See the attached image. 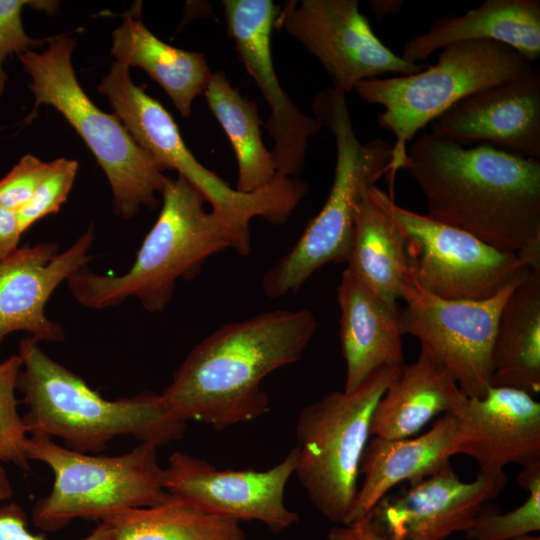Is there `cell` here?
<instances>
[{
  "label": "cell",
  "instance_id": "6da1fadb",
  "mask_svg": "<svg viewBox=\"0 0 540 540\" xmlns=\"http://www.w3.org/2000/svg\"><path fill=\"white\" fill-rule=\"evenodd\" d=\"M401 170L429 217L540 265V159L426 132L408 145Z\"/></svg>",
  "mask_w": 540,
  "mask_h": 540
},
{
  "label": "cell",
  "instance_id": "7a4b0ae2",
  "mask_svg": "<svg viewBox=\"0 0 540 540\" xmlns=\"http://www.w3.org/2000/svg\"><path fill=\"white\" fill-rule=\"evenodd\" d=\"M317 329L308 309L266 311L224 324L196 344L161 396L169 412L217 430L269 410L262 380L297 362Z\"/></svg>",
  "mask_w": 540,
  "mask_h": 540
},
{
  "label": "cell",
  "instance_id": "3957f363",
  "mask_svg": "<svg viewBox=\"0 0 540 540\" xmlns=\"http://www.w3.org/2000/svg\"><path fill=\"white\" fill-rule=\"evenodd\" d=\"M160 195L159 216L127 272L100 275L85 265L67 279L81 305L99 310L134 297L146 311L161 312L177 280L195 278L210 256L228 248L242 256L250 253V226L205 211V199L183 177H168Z\"/></svg>",
  "mask_w": 540,
  "mask_h": 540
},
{
  "label": "cell",
  "instance_id": "277c9868",
  "mask_svg": "<svg viewBox=\"0 0 540 540\" xmlns=\"http://www.w3.org/2000/svg\"><path fill=\"white\" fill-rule=\"evenodd\" d=\"M22 360L17 389L28 411L22 416L27 434L63 440L80 453H99L118 436L161 447L180 439L186 422L172 415L161 396L143 391L109 400L79 375L50 358L30 336L21 339Z\"/></svg>",
  "mask_w": 540,
  "mask_h": 540
},
{
  "label": "cell",
  "instance_id": "5b68a950",
  "mask_svg": "<svg viewBox=\"0 0 540 540\" xmlns=\"http://www.w3.org/2000/svg\"><path fill=\"white\" fill-rule=\"evenodd\" d=\"M47 48L28 50L18 58L31 77L35 97L24 123L35 118L41 105L54 107L81 136L105 173L113 194L114 212L128 220L141 207L154 208L168 178L133 139L115 114L100 110L81 88L71 61L76 39L61 34L45 39Z\"/></svg>",
  "mask_w": 540,
  "mask_h": 540
},
{
  "label": "cell",
  "instance_id": "8992f818",
  "mask_svg": "<svg viewBox=\"0 0 540 540\" xmlns=\"http://www.w3.org/2000/svg\"><path fill=\"white\" fill-rule=\"evenodd\" d=\"M312 110L320 125L335 138L333 182L320 212L292 248L264 273L261 287L269 298L296 293L326 264L347 262L357 196L362 188L389 175L391 169L392 144L382 138L360 142L344 93L333 87L321 91Z\"/></svg>",
  "mask_w": 540,
  "mask_h": 540
},
{
  "label": "cell",
  "instance_id": "52a82bcc",
  "mask_svg": "<svg viewBox=\"0 0 540 540\" xmlns=\"http://www.w3.org/2000/svg\"><path fill=\"white\" fill-rule=\"evenodd\" d=\"M533 64L509 46L493 41H466L441 49L435 65L409 75L360 82L354 91L365 102L384 108L378 125L392 133L394 177L417 132L461 100L513 80Z\"/></svg>",
  "mask_w": 540,
  "mask_h": 540
},
{
  "label": "cell",
  "instance_id": "ba28073f",
  "mask_svg": "<svg viewBox=\"0 0 540 540\" xmlns=\"http://www.w3.org/2000/svg\"><path fill=\"white\" fill-rule=\"evenodd\" d=\"M97 90L108 99L141 148L165 170H176L211 204L213 211L225 217L248 226L255 217L282 224L310 190L306 182L279 173L270 184L252 193L230 187L197 160L171 114L132 81L129 67L122 63H112Z\"/></svg>",
  "mask_w": 540,
  "mask_h": 540
},
{
  "label": "cell",
  "instance_id": "9c48e42d",
  "mask_svg": "<svg viewBox=\"0 0 540 540\" xmlns=\"http://www.w3.org/2000/svg\"><path fill=\"white\" fill-rule=\"evenodd\" d=\"M157 449L140 443L127 453L98 456L60 446L46 435H29V460L45 463L54 474L51 491L32 508L34 525L55 531L74 519L102 521L126 509L165 502L170 495Z\"/></svg>",
  "mask_w": 540,
  "mask_h": 540
},
{
  "label": "cell",
  "instance_id": "30bf717a",
  "mask_svg": "<svg viewBox=\"0 0 540 540\" xmlns=\"http://www.w3.org/2000/svg\"><path fill=\"white\" fill-rule=\"evenodd\" d=\"M401 367L382 368L353 392L330 391L298 414L294 474L331 522L347 524L374 409Z\"/></svg>",
  "mask_w": 540,
  "mask_h": 540
},
{
  "label": "cell",
  "instance_id": "8fae6325",
  "mask_svg": "<svg viewBox=\"0 0 540 540\" xmlns=\"http://www.w3.org/2000/svg\"><path fill=\"white\" fill-rule=\"evenodd\" d=\"M393 214L408 237L410 278L437 297L487 299L540 266L427 214L396 204Z\"/></svg>",
  "mask_w": 540,
  "mask_h": 540
},
{
  "label": "cell",
  "instance_id": "7c38bea8",
  "mask_svg": "<svg viewBox=\"0 0 540 540\" xmlns=\"http://www.w3.org/2000/svg\"><path fill=\"white\" fill-rule=\"evenodd\" d=\"M520 282L487 299L448 300L409 277L400 298L405 303L399 310L401 333L417 338L468 398H483L491 386V354L500 313Z\"/></svg>",
  "mask_w": 540,
  "mask_h": 540
},
{
  "label": "cell",
  "instance_id": "4fadbf2b",
  "mask_svg": "<svg viewBox=\"0 0 540 540\" xmlns=\"http://www.w3.org/2000/svg\"><path fill=\"white\" fill-rule=\"evenodd\" d=\"M275 28L287 32L320 62L345 95L360 82L424 68L405 61L373 32L357 0H290L279 8Z\"/></svg>",
  "mask_w": 540,
  "mask_h": 540
},
{
  "label": "cell",
  "instance_id": "5bb4252c",
  "mask_svg": "<svg viewBox=\"0 0 540 540\" xmlns=\"http://www.w3.org/2000/svg\"><path fill=\"white\" fill-rule=\"evenodd\" d=\"M298 450L267 470L218 469L211 463L176 451L164 468V487L173 498L205 512L241 521H258L279 533L296 524L299 515L284 502L294 474Z\"/></svg>",
  "mask_w": 540,
  "mask_h": 540
},
{
  "label": "cell",
  "instance_id": "9a60e30c",
  "mask_svg": "<svg viewBox=\"0 0 540 540\" xmlns=\"http://www.w3.org/2000/svg\"><path fill=\"white\" fill-rule=\"evenodd\" d=\"M506 481L504 472L478 471L474 480L464 482L449 464L410 482L401 494L387 495L363 518L382 540H445L465 532Z\"/></svg>",
  "mask_w": 540,
  "mask_h": 540
},
{
  "label": "cell",
  "instance_id": "2e32d148",
  "mask_svg": "<svg viewBox=\"0 0 540 540\" xmlns=\"http://www.w3.org/2000/svg\"><path fill=\"white\" fill-rule=\"evenodd\" d=\"M222 5L244 68L270 107L264 126L274 141L271 154L276 171L293 177L305 164L309 139L322 126L298 108L276 76L271 32L280 7L271 0H223Z\"/></svg>",
  "mask_w": 540,
  "mask_h": 540
},
{
  "label": "cell",
  "instance_id": "e0dca14e",
  "mask_svg": "<svg viewBox=\"0 0 540 540\" xmlns=\"http://www.w3.org/2000/svg\"><path fill=\"white\" fill-rule=\"evenodd\" d=\"M91 225L65 251L41 242L25 244L0 260V346L11 333L23 331L46 342H61L62 326L50 320L45 307L53 292L91 259Z\"/></svg>",
  "mask_w": 540,
  "mask_h": 540
},
{
  "label": "cell",
  "instance_id": "ac0fdd59",
  "mask_svg": "<svg viewBox=\"0 0 540 540\" xmlns=\"http://www.w3.org/2000/svg\"><path fill=\"white\" fill-rule=\"evenodd\" d=\"M435 137L469 145L490 144L510 153L540 159V72L519 77L466 97L430 127Z\"/></svg>",
  "mask_w": 540,
  "mask_h": 540
},
{
  "label": "cell",
  "instance_id": "d6986e66",
  "mask_svg": "<svg viewBox=\"0 0 540 540\" xmlns=\"http://www.w3.org/2000/svg\"><path fill=\"white\" fill-rule=\"evenodd\" d=\"M456 452L499 473L511 463L540 462V403L521 390L490 386L483 398H466L453 412Z\"/></svg>",
  "mask_w": 540,
  "mask_h": 540
},
{
  "label": "cell",
  "instance_id": "ffe728a7",
  "mask_svg": "<svg viewBox=\"0 0 540 540\" xmlns=\"http://www.w3.org/2000/svg\"><path fill=\"white\" fill-rule=\"evenodd\" d=\"M340 345L346 365L343 391L357 390L382 368L404 365L397 304H389L347 267L337 288Z\"/></svg>",
  "mask_w": 540,
  "mask_h": 540
},
{
  "label": "cell",
  "instance_id": "44dd1931",
  "mask_svg": "<svg viewBox=\"0 0 540 540\" xmlns=\"http://www.w3.org/2000/svg\"><path fill=\"white\" fill-rule=\"evenodd\" d=\"M456 440L452 413L443 415L428 431L415 437L371 436L360 465L363 479L347 524L369 514L398 484L420 480L449 465L451 458L457 455Z\"/></svg>",
  "mask_w": 540,
  "mask_h": 540
},
{
  "label": "cell",
  "instance_id": "7402d4cb",
  "mask_svg": "<svg viewBox=\"0 0 540 540\" xmlns=\"http://www.w3.org/2000/svg\"><path fill=\"white\" fill-rule=\"evenodd\" d=\"M483 40L509 46L535 63L540 56V1L486 0L464 15L445 14L409 39L400 56L419 64L448 45Z\"/></svg>",
  "mask_w": 540,
  "mask_h": 540
},
{
  "label": "cell",
  "instance_id": "603a6c76",
  "mask_svg": "<svg viewBox=\"0 0 540 540\" xmlns=\"http://www.w3.org/2000/svg\"><path fill=\"white\" fill-rule=\"evenodd\" d=\"M391 195L376 185L359 192L347 268L379 297L397 304L409 279L408 237Z\"/></svg>",
  "mask_w": 540,
  "mask_h": 540
},
{
  "label": "cell",
  "instance_id": "cb8c5ba5",
  "mask_svg": "<svg viewBox=\"0 0 540 540\" xmlns=\"http://www.w3.org/2000/svg\"><path fill=\"white\" fill-rule=\"evenodd\" d=\"M466 398L452 374L421 347L417 359L400 368L378 401L370 435L383 439L413 437L436 416L456 410Z\"/></svg>",
  "mask_w": 540,
  "mask_h": 540
},
{
  "label": "cell",
  "instance_id": "d4e9b609",
  "mask_svg": "<svg viewBox=\"0 0 540 540\" xmlns=\"http://www.w3.org/2000/svg\"><path fill=\"white\" fill-rule=\"evenodd\" d=\"M112 36L115 61L143 69L166 91L179 113L189 117L194 99L204 92L213 73L204 54L156 37L141 19V3L125 13Z\"/></svg>",
  "mask_w": 540,
  "mask_h": 540
},
{
  "label": "cell",
  "instance_id": "484cf974",
  "mask_svg": "<svg viewBox=\"0 0 540 540\" xmlns=\"http://www.w3.org/2000/svg\"><path fill=\"white\" fill-rule=\"evenodd\" d=\"M491 386L540 392V266L532 268L500 313L491 354Z\"/></svg>",
  "mask_w": 540,
  "mask_h": 540
},
{
  "label": "cell",
  "instance_id": "4316f807",
  "mask_svg": "<svg viewBox=\"0 0 540 540\" xmlns=\"http://www.w3.org/2000/svg\"><path fill=\"white\" fill-rule=\"evenodd\" d=\"M203 93L234 150L238 168L235 189L252 193L270 184L277 171L271 150L262 140L255 101L243 97L223 71L212 73Z\"/></svg>",
  "mask_w": 540,
  "mask_h": 540
},
{
  "label": "cell",
  "instance_id": "83f0119b",
  "mask_svg": "<svg viewBox=\"0 0 540 540\" xmlns=\"http://www.w3.org/2000/svg\"><path fill=\"white\" fill-rule=\"evenodd\" d=\"M114 540H245L240 522L205 512L170 496L158 505L107 516Z\"/></svg>",
  "mask_w": 540,
  "mask_h": 540
},
{
  "label": "cell",
  "instance_id": "f1b7e54d",
  "mask_svg": "<svg viewBox=\"0 0 540 540\" xmlns=\"http://www.w3.org/2000/svg\"><path fill=\"white\" fill-rule=\"evenodd\" d=\"M517 481L527 499L504 514L484 508L464 532L468 540H513L540 530V462L522 467Z\"/></svg>",
  "mask_w": 540,
  "mask_h": 540
},
{
  "label": "cell",
  "instance_id": "f546056e",
  "mask_svg": "<svg viewBox=\"0 0 540 540\" xmlns=\"http://www.w3.org/2000/svg\"><path fill=\"white\" fill-rule=\"evenodd\" d=\"M22 360L12 355L0 363V464L12 463L28 471V434L15 397Z\"/></svg>",
  "mask_w": 540,
  "mask_h": 540
},
{
  "label": "cell",
  "instance_id": "4dcf8cb0",
  "mask_svg": "<svg viewBox=\"0 0 540 540\" xmlns=\"http://www.w3.org/2000/svg\"><path fill=\"white\" fill-rule=\"evenodd\" d=\"M30 200L16 211L22 234L42 218L56 214L68 198L79 164L76 160L58 158Z\"/></svg>",
  "mask_w": 540,
  "mask_h": 540
},
{
  "label": "cell",
  "instance_id": "1f68e13d",
  "mask_svg": "<svg viewBox=\"0 0 540 540\" xmlns=\"http://www.w3.org/2000/svg\"><path fill=\"white\" fill-rule=\"evenodd\" d=\"M26 6L52 13L57 12L58 2L0 0V97L5 90L7 81V74L4 70L7 57L12 54L18 56L41 45V41L29 37L24 30L22 11Z\"/></svg>",
  "mask_w": 540,
  "mask_h": 540
},
{
  "label": "cell",
  "instance_id": "d6a6232c",
  "mask_svg": "<svg viewBox=\"0 0 540 540\" xmlns=\"http://www.w3.org/2000/svg\"><path fill=\"white\" fill-rule=\"evenodd\" d=\"M52 162L26 154L0 179V204L17 211L32 197L52 168Z\"/></svg>",
  "mask_w": 540,
  "mask_h": 540
},
{
  "label": "cell",
  "instance_id": "836d02e7",
  "mask_svg": "<svg viewBox=\"0 0 540 540\" xmlns=\"http://www.w3.org/2000/svg\"><path fill=\"white\" fill-rule=\"evenodd\" d=\"M0 540H45V537L29 531L23 508L11 502L0 505ZM80 540H114L113 529L100 521L88 536Z\"/></svg>",
  "mask_w": 540,
  "mask_h": 540
},
{
  "label": "cell",
  "instance_id": "e575fe53",
  "mask_svg": "<svg viewBox=\"0 0 540 540\" xmlns=\"http://www.w3.org/2000/svg\"><path fill=\"white\" fill-rule=\"evenodd\" d=\"M22 235L16 211L0 204V260L19 247Z\"/></svg>",
  "mask_w": 540,
  "mask_h": 540
},
{
  "label": "cell",
  "instance_id": "d590c367",
  "mask_svg": "<svg viewBox=\"0 0 540 540\" xmlns=\"http://www.w3.org/2000/svg\"><path fill=\"white\" fill-rule=\"evenodd\" d=\"M405 1L403 0H371L369 1L370 8L378 21L385 17L399 13Z\"/></svg>",
  "mask_w": 540,
  "mask_h": 540
},
{
  "label": "cell",
  "instance_id": "8d00e7d4",
  "mask_svg": "<svg viewBox=\"0 0 540 540\" xmlns=\"http://www.w3.org/2000/svg\"><path fill=\"white\" fill-rule=\"evenodd\" d=\"M13 495V489L9 478L0 464V501L8 500Z\"/></svg>",
  "mask_w": 540,
  "mask_h": 540
},
{
  "label": "cell",
  "instance_id": "74e56055",
  "mask_svg": "<svg viewBox=\"0 0 540 540\" xmlns=\"http://www.w3.org/2000/svg\"><path fill=\"white\" fill-rule=\"evenodd\" d=\"M329 540H366L352 534L344 525L330 530Z\"/></svg>",
  "mask_w": 540,
  "mask_h": 540
},
{
  "label": "cell",
  "instance_id": "f35d334b",
  "mask_svg": "<svg viewBox=\"0 0 540 540\" xmlns=\"http://www.w3.org/2000/svg\"><path fill=\"white\" fill-rule=\"evenodd\" d=\"M513 540H540V537L529 534V535L522 536V537H519V538H516V539H513Z\"/></svg>",
  "mask_w": 540,
  "mask_h": 540
}]
</instances>
